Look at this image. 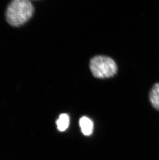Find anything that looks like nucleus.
Masks as SVG:
<instances>
[{
  "mask_svg": "<svg viewBox=\"0 0 159 160\" xmlns=\"http://www.w3.org/2000/svg\"><path fill=\"white\" fill-rule=\"evenodd\" d=\"M89 67L93 75L98 78L112 77L117 71L115 62L108 56H95L90 60Z\"/></svg>",
  "mask_w": 159,
  "mask_h": 160,
  "instance_id": "nucleus-2",
  "label": "nucleus"
},
{
  "mask_svg": "<svg viewBox=\"0 0 159 160\" xmlns=\"http://www.w3.org/2000/svg\"><path fill=\"white\" fill-rule=\"evenodd\" d=\"M79 124L83 134L86 136L92 134L93 131V122L89 118L86 116L82 117L80 119Z\"/></svg>",
  "mask_w": 159,
  "mask_h": 160,
  "instance_id": "nucleus-3",
  "label": "nucleus"
},
{
  "mask_svg": "<svg viewBox=\"0 0 159 160\" xmlns=\"http://www.w3.org/2000/svg\"><path fill=\"white\" fill-rule=\"evenodd\" d=\"M34 7L27 0H15L8 6L6 19L11 26L19 27L26 22L33 16Z\"/></svg>",
  "mask_w": 159,
  "mask_h": 160,
  "instance_id": "nucleus-1",
  "label": "nucleus"
},
{
  "mask_svg": "<svg viewBox=\"0 0 159 160\" xmlns=\"http://www.w3.org/2000/svg\"><path fill=\"white\" fill-rule=\"evenodd\" d=\"M69 124V116L66 113L61 114L56 121L57 128L60 131L63 132L65 131L68 128Z\"/></svg>",
  "mask_w": 159,
  "mask_h": 160,
  "instance_id": "nucleus-5",
  "label": "nucleus"
},
{
  "mask_svg": "<svg viewBox=\"0 0 159 160\" xmlns=\"http://www.w3.org/2000/svg\"><path fill=\"white\" fill-rule=\"evenodd\" d=\"M149 100L152 106L159 110V83H156L151 89Z\"/></svg>",
  "mask_w": 159,
  "mask_h": 160,
  "instance_id": "nucleus-4",
  "label": "nucleus"
}]
</instances>
